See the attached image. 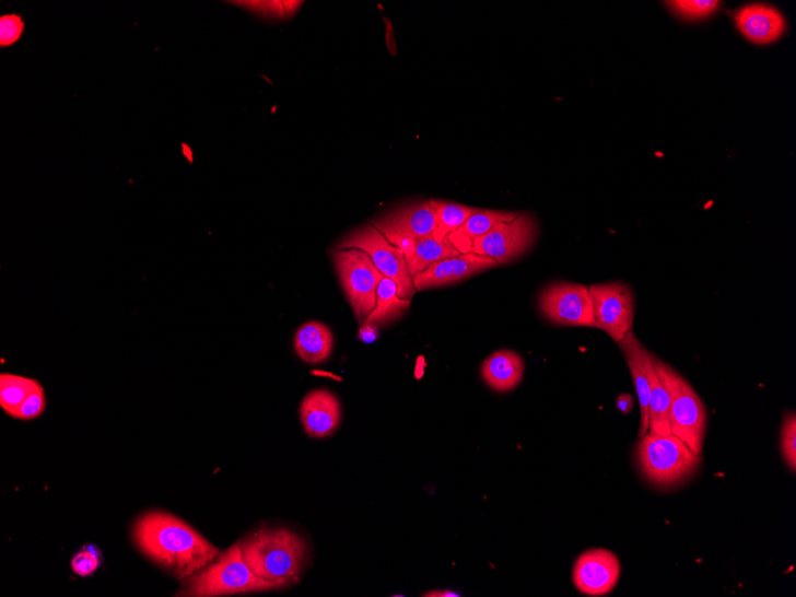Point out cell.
<instances>
[{"mask_svg":"<svg viewBox=\"0 0 796 597\" xmlns=\"http://www.w3.org/2000/svg\"><path fill=\"white\" fill-rule=\"evenodd\" d=\"M131 535L145 559L182 582L214 562L221 553L194 527L166 512L142 514Z\"/></svg>","mask_w":796,"mask_h":597,"instance_id":"obj_1","label":"cell"},{"mask_svg":"<svg viewBox=\"0 0 796 597\" xmlns=\"http://www.w3.org/2000/svg\"><path fill=\"white\" fill-rule=\"evenodd\" d=\"M244 559L265 581L286 588L295 585L307 562V542L285 527H261L241 541Z\"/></svg>","mask_w":796,"mask_h":597,"instance_id":"obj_2","label":"cell"},{"mask_svg":"<svg viewBox=\"0 0 796 597\" xmlns=\"http://www.w3.org/2000/svg\"><path fill=\"white\" fill-rule=\"evenodd\" d=\"M283 589L254 573L244 559L241 542L221 552L214 562L183 581L176 596L218 597Z\"/></svg>","mask_w":796,"mask_h":597,"instance_id":"obj_3","label":"cell"},{"mask_svg":"<svg viewBox=\"0 0 796 597\" xmlns=\"http://www.w3.org/2000/svg\"><path fill=\"white\" fill-rule=\"evenodd\" d=\"M636 459L645 480L656 488L671 489L692 479L702 456L674 434L647 432L636 444Z\"/></svg>","mask_w":796,"mask_h":597,"instance_id":"obj_4","label":"cell"},{"mask_svg":"<svg viewBox=\"0 0 796 597\" xmlns=\"http://www.w3.org/2000/svg\"><path fill=\"white\" fill-rule=\"evenodd\" d=\"M653 365L670 397V429L694 454L702 456L707 432V409L681 374L653 354Z\"/></svg>","mask_w":796,"mask_h":597,"instance_id":"obj_5","label":"cell"},{"mask_svg":"<svg viewBox=\"0 0 796 597\" xmlns=\"http://www.w3.org/2000/svg\"><path fill=\"white\" fill-rule=\"evenodd\" d=\"M331 258L356 323L362 326L376 308L377 289L384 276L362 249H336Z\"/></svg>","mask_w":796,"mask_h":597,"instance_id":"obj_6","label":"cell"},{"mask_svg":"<svg viewBox=\"0 0 796 597\" xmlns=\"http://www.w3.org/2000/svg\"><path fill=\"white\" fill-rule=\"evenodd\" d=\"M348 248L364 250L374 261L378 271L396 283L398 296L410 301L414 297L417 290L403 251L393 245L373 224L353 231L337 246V249Z\"/></svg>","mask_w":796,"mask_h":597,"instance_id":"obj_7","label":"cell"},{"mask_svg":"<svg viewBox=\"0 0 796 597\" xmlns=\"http://www.w3.org/2000/svg\"><path fill=\"white\" fill-rule=\"evenodd\" d=\"M538 234L536 218L529 212H520L514 220L499 223L476 238L471 254L492 258L499 265L508 264L525 256L535 246Z\"/></svg>","mask_w":796,"mask_h":597,"instance_id":"obj_8","label":"cell"},{"mask_svg":"<svg viewBox=\"0 0 796 597\" xmlns=\"http://www.w3.org/2000/svg\"><path fill=\"white\" fill-rule=\"evenodd\" d=\"M593 303L594 328L601 329L617 343L633 331L635 297L630 285L609 282L588 286Z\"/></svg>","mask_w":796,"mask_h":597,"instance_id":"obj_9","label":"cell"},{"mask_svg":"<svg viewBox=\"0 0 796 597\" xmlns=\"http://www.w3.org/2000/svg\"><path fill=\"white\" fill-rule=\"evenodd\" d=\"M540 313L557 326L594 328L593 303L588 286L557 282L542 290Z\"/></svg>","mask_w":796,"mask_h":597,"instance_id":"obj_10","label":"cell"},{"mask_svg":"<svg viewBox=\"0 0 796 597\" xmlns=\"http://www.w3.org/2000/svg\"><path fill=\"white\" fill-rule=\"evenodd\" d=\"M371 224L401 249L411 241L433 236L435 218L431 202L423 201L397 208Z\"/></svg>","mask_w":796,"mask_h":597,"instance_id":"obj_11","label":"cell"},{"mask_svg":"<svg viewBox=\"0 0 796 597\" xmlns=\"http://www.w3.org/2000/svg\"><path fill=\"white\" fill-rule=\"evenodd\" d=\"M620 574L617 554L606 549H593L578 557L573 580L576 589L583 595L605 596L614 590Z\"/></svg>","mask_w":796,"mask_h":597,"instance_id":"obj_12","label":"cell"},{"mask_svg":"<svg viewBox=\"0 0 796 597\" xmlns=\"http://www.w3.org/2000/svg\"><path fill=\"white\" fill-rule=\"evenodd\" d=\"M497 265L492 258L461 254L432 264L426 270L413 277V284L417 291L448 286L496 268Z\"/></svg>","mask_w":796,"mask_h":597,"instance_id":"obj_13","label":"cell"},{"mask_svg":"<svg viewBox=\"0 0 796 597\" xmlns=\"http://www.w3.org/2000/svg\"><path fill=\"white\" fill-rule=\"evenodd\" d=\"M300 417L304 432L323 440L340 426L342 410L339 398L327 389H316L303 398Z\"/></svg>","mask_w":796,"mask_h":597,"instance_id":"obj_14","label":"cell"},{"mask_svg":"<svg viewBox=\"0 0 796 597\" xmlns=\"http://www.w3.org/2000/svg\"><path fill=\"white\" fill-rule=\"evenodd\" d=\"M738 31L756 45H771L787 31L784 15L771 5L748 4L736 12Z\"/></svg>","mask_w":796,"mask_h":597,"instance_id":"obj_15","label":"cell"},{"mask_svg":"<svg viewBox=\"0 0 796 597\" xmlns=\"http://www.w3.org/2000/svg\"><path fill=\"white\" fill-rule=\"evenodd\" d=\"M625 361L630 368V373L634 383L636 395H639L641 408V428L639 436L642 437L648 432V400L649 384L647 377V363L652 360V352L644 347L633 331L618 342Z\"/></svg>","mask_w":796,"mask_h":597,"instance_id":"obj_16","label":"cell"},{"mask_svg":"<svg viewBox=\"0 0 796 597\" xmlns=\"http://www.w3.org/2000/svg\"><path fill=\"white\" fill-rule=\"evenodd\" d=\"M481 374L490 388L499 393H507L523 382L525 362L519 353L501 350L487 358Z\"/></svg>","mask_w":796,"mask_h":597,"instance_id":"obj_17","label":"cell"},{"mask_svg":"<svg viewBox=\"0 0 796 597\" xmlns=\"http://www.w3.org/2000/svg\"><path fill=\"white\" fill-rule=\"evenodd\" d=\"M520 212L481 210L476 212L460 229L450 233L446 241L453 245L459 254H471V247L476 238L492 231L496 224L514 220Z\"/></svg>","mask_w":796,"mask_h":597,"instance_id":"obj_18","label":"cell"},{"mask_svg":"<svg viewBox=\"0 0 796 597\" xmlns=\"http://www.w3.org/2000/svg\"><path fill=\"white\" fill-rule=\"evenodd\" d=\"M333 347V333L323 323L311 321L296 331L295 351L304 362L320 364L327 361Z\"/></svg>","mask_w":796,"mask_h":597,"instance_id":"obj_19","label":"cell"},{"mask_svg":"<svg viewBox=\"0 0 796 597\" xmlns=\"http://www.w3.org/2000/svg\"><path fill=\"white\" fill-rule=\"evenodd\" d=\"M401 250L403 251L411 277L426 270L436 261L461 255L447 241L443 243L436 242L433 236L411 241Z\"/></svg>","mask_w":796,"mask_h":597,"instance_id":"obj_20","label":"cell"},{"mask_svg":"<svg viewBox=\"0 0 796 597\" xmlns=\"http://www.w3.org/2000/svg\"><path fill=\"white\" fill-rule=\"evenodd\" d=\"M647 377L649 384L648 400V432L658 435L671 434L670 429V397L658 378L652 360L647 363Z\"/></svg>","mask_w":796,"mask_h":597,"instance_id":"obj_21","label":"cell"},{"mask_svg":"<svg viewBox=\"0 0 796 597\" xmlns=\"http://www.w3.org/2000/svg\"><path fill=\"white\" fill-rule=\"evenodd\" d=\"M410 300H403L397 294V285L390 278L383 277L377 289L376 308L366 318L364 324L386 326L400 318L410 308Z\"/></svg>","mask_w":796,"mask_h":597,"instance_id":"obj_22","label":"cell"},{"mask_svg":"<svg viewBox=\"0 0 796 597\" xmlns=\"http://www.w3.org/2000/svg\"><path fill=\"white\" fill-rule=\"evenodd\" d=\"M431 206L435 218V230L433 237L436 242H445L446 237L461 227L476 212V209L469 206L440 201V199H431Z\"/></svg>","mask_w":796,"mask_h":597,"instance_id":"obj_23","label":"cell"},{"mask_svg":"<svg viewBox=\"0 0 796 597\" xmlns=\"http://www.w3.org/2000/svg\"><path fill=\"white\" fill-rule=\"evenodd\" d=\"M38 386L42 384L35 378L7 373L0 375V407L13 418Z\"/></svg>","mask_w":796,"mask_h":597,"instance_id":"obj_24","label":"cell"},{"mask_svg":"<svg viewBox=\"0 0 796 597\" xmlns=\"http://www.w3.org/2000/svg\"><path fill=\"white\" fill-rule=\"evenodd\" d=\"M666 4L674 15L688 22L709 19L721 7V2H713V0H674Z\"/></svg>","mask_w":796,"mask_h":597,"instance_id":"obj_25","label":"cell"},{"mask_svg":"<svg viewBox=\"0 0 796 597\" xmlns=\"http://www.w3.org/2000/svg\"><path fill=\"white\" fill-rule=\"evenodd\" d=\"M103 562L102 551L96 546H85L71 561L72 572L81 577L94 575Z\"/></svg>","mask_w":796,"mask_h":597,"instance_id":"obj_26","label":"cell"},{"mask_svg":"<svg viewBox=\"0 0 796 597\" xmlns=\"http://www.w3.org/2000/svg\"><path fill=\"white\" fill-rule=\"evenodd\" d=\"M781 453L788 469L796 471V415L794 411L787 413L781 428Z\"/></svg>","mask_w":796,"mask_h":597,"instance_id":"obj_27","label":"cell"},{"mask_svg":"<svg viewBox=\"0 0 796 597\" xmlns=\"http://www.w3.org/2000/svg\"><path fill=\"white\" fill-rule=\"evenodd\" d=\"M47 408L46 391L43 386H38L25 402L19 408L13 419L21 421H31L42 417Z\"/></svg>","mask_w":796,"mask_h":597,"instance_id":"obj_28","label":"cell"},{"mask_svg":"<svg viewBox=\"0 0 796 597\" xmlns=\"http://www.w3.org/2000/svg\"><path fill=\"white\" fill-rule=\"evenodd\" d=\"M24 30V21L16 13L0 17V46L4 48L19 43Z\"/></svg>","mask_w":796,"mask_h":597,"instance_id":"obj_29","label":"cell"},{"mask_svg":"<svg viewBox=\"0 0 796 597\" xmlns=\"http://www.w3.org/2000/svg\"><path fill=\"white\" fill-rule=\"evenodd\" d=\"M360 333H358V338H360L365 343H373L378 340L381 331L379 326L374 324H363L360 326Z\"/></svg>","mask_w":796,"mask_h":597,"instance_id":"obj_30","label":"cell"},{"mask_svg":"<svg viewBox=\"0 0 796 597\" xmlns=\"http://www.w3.org/2000/svg\"><path fill=\"white\" fill-rule=\"evenodd\" d=\"M617 408L621 411L622 414H630L632 413V410L634 409V398L630 394H621L617 398Z\"/></svg>","mask_w":796,"mask_h":597,"instance_id":"obj_31","label":"cell"},{"mask_svg":"<svg viewBox=\"0 0 796 597\" xmlns=\"http://www.w3.org/2000/svg\"><path fill=\"white\" fill-rule=\"evenodd\" d=\"M422 596H428V597H445L446 596L447 597V596H458V595L455 593L447 592V590H434V592L426 593Z\"/></svg>","mask_w":796,"mask_h":597,"instance_id":"obj_32","label":"cell"}]
</instances>
